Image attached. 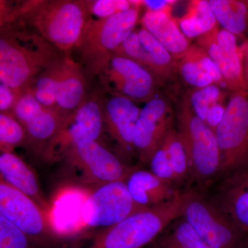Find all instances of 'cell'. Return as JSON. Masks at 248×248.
<instances>
[{"label": "cell", "instance_id": "6da1fadb", "mask_svg": "<svg viewBox=\"0 0 248 248\" xmlns=\"http://www.w3.org/2000/svg\"><path fill=\"white\" fill-rule=\"evenodd\" d=\"M64 55L35 31L17 24L0 32V81L17 97Z\"/></svg>", "mask_w": 248, "mask_h": 248}, {"label": "cell", "instance_id": "7a4b0ae2", "mask_svg": "<svg viewBox=\"0 0 248 248\" xmlns=\"http://www.w3.org/2000/svg\"><path fill=\"white\" fill-rule=\"evenodd\" d=\"M190 192L177 191L170 200L152 208L132 214L108 228L80 236L76 248H143L182 217Z\"/></svg>", "mask_w": 248, "mask_h": 248}, {"label": "cell", "instance_id": "3957f363", "mask_svg": "<svg viewBox=\"0 0 248 248\" xmlns=\"http://www.w3.org/2000/svg\"><path fill=\"white\" fill-rule=\"evenodd\" d=\"M88 16L84 0H34L17 23L35 31L66 55H71Z\"/></svg>", "mask_w": 248, "mask_h": 248}, {"label": "cell", "instance_id": "277c9868", "mask_svg": "<svg viewBox=\"0 0 248 248\" xmlns=\"http://www.w3.org/2000/svg\"><path fill=\"white\" fill-rule=\"evenodd\" d=\"M140 5L106 19L88 17L79 40L72 51L76 53L77 62L86 76H97L115 50L135 30Z\"/></svg>", "mask_w": 248, "mask_h": 248}, {"label": "cell", "instance_id": "5b68a950", "mask_svg": "<svg viewBox=\"0 0 248 248\" xmlns=\"http://www.w3.org/2000/svg\"><path fill=\"white\" fill-rule=\"evenodd\" d=\"M215 133L221 161L219 174L226 175L248 164V91L231 94Z\"/></svg>", "mask_w": 248, "mask_h": 248}, {"label": "cell", "instance_id": "8992f818", "mask_svg": "<svg viewBox=\"0 0 248 248\" xmlns=\"http://www.w3.org/2000/svg\"><path fill=\"white\" fill-rule=\"evenodd\" d=\"M177 124L178 137L188 158L190 169L202 179L219 174L221 161L215 131L186 103L178 111Z\"/></svg>", "mask_w": 248, "mask_h": 248}, {"label": "cell", "instance_id": "52a82bcc", "mask_svg": "<svg viewBox=\"0 0 248 248\" xmlns=\"http://www.w3.org/2000/svg\"><path fill=\"white\" fill-rule=\"evenodd\" d=\"M102 98L91 93L76 110L64 117L53 138L45 148L47 159L58 160L79 142L84 140L98 141L104 128Z\"/></svg>", "mask_w": 248, "mask_h": 248}, {"label": "cell", "instance_id": "ba28073f", "mask_svg": "<svg viewBox=\"0 0 248 248\" xmlns=\"http://www.w3.org/2000/svg\"><path fill=\"white\" fill-rule=\"evenodd\" d=\"M68 164L80 182L97 186L124 181L136 167L121 162L98 141L84 140L67 153Z\"/></svg>", "mask_w": 248, "mask_h": 248}, {"label": "cell", "instance_id": "9c48e42d", "mask_svg": "<svg viewBox=\"0 0 248 248\" xmlns=\"http://www.w3.org/2000/svg\"><path fill=\"white\" fill-rule=\"evenodd\" d=\"M96 77L112 94L127 98L135 104H146L156 97L159 84L149 71L133 60L118 55H112Z\"/></svg>", "mask_w": 248, "mask_h": 248}, {"label": "cell", "instance_id": "30bf717a", "mask_svg": "<svg viewBox=\"0 0 248 248\" xmlns=\"http://www.w3.org/2000/svg\"><path fill=\"white\" fill-rule=\"evenodd\" d=\"M134 202L124 181L97 186L86 197L81 217L84 225L92 228L114 226L132 214L143 210Z\"/></svg>", "mask_w": 248, "mask_h": 248}, {"label": "cell", "instance_id": "8fae6325", "mask_svg": "<svg viewBox=\"0 0 248 248\" xmlns=\"http://www.w3.org/2000/svg\"><path fill=\"white\" fill-rule=\"evenodd\" d=\"M182 217L211 248H236L244 235L212 202L190 192Z\"/></svg>", "mask_w": 248, "mask_h": 248}, {"label": "cell", "instance_id": "7c38bea8", "mask_svg": "<svg viewBox=\"0 0 248 248\" xmlns=\"http://www.w3.org/2000/svg\"><path fill=\"white\" fill-rule=\"evenodd\" d=\"M113 55L133 60L144 68L159 82L170 81L177 71V61L146 29H135Z\"/></svg>", "mask_w": 248, "mask_h": 248}, {"label": "cell", "instance_id": "4fadbf2b", "mask_svg": "<svg viewBox=\"0 0 248 248\" xmlns=\"http://www.w3.org/2000/svg\"><path fill=\"white\" fill-rule=\"evenodd\" d=\"M173 112L164 97H155L141 109L133 133L140 159L148 164L172 128Z\"/></svg>", "mask_w": 248, "mask_h": 248}, {"label": "cell", "instance_id": "5bb4252c", "mask_svg": "<svg viewBox=\"0 0 248 248\" xmlns=\"http://www.w3.org/2000/svg\"><path fill=\"white\" fill-rule=\"evenodd\" d=\"M0 215L14 223L31 239L53 232L49 217L32 199L0 176Z\"/></svg>", "mask_w": 248, "mask_h": 248}, {"label": "cell", "instance_id": "9a60e30c", "mask_svg": "<svg viewBox=\"0 0 248 248\" xmlns=\"http://www.w3.org/2000/svg\"><path fill=\"white\" fill-rule=\"evenodd\" d=\"M195 45L205 50L221 73L225 89L232 93L245 89L238 37L219 26L199 37Z\"/></svg>", "mask_w": 248, "mask_h": 248}, {"label": "cell", "instance_id": "2e32d148", "mask_svg": "<svg viewBox=\"0 0 248 248\" xmlns=\"http://www.w3.org/2000/svg\"><path fill=\"white\" fill-rule=\"evenodd\" d=\"M11 114L25 130L27 141L44 145L45 148L65 117L58 111L43 107L29 91L18 96Z\"/></svg>", "mask_w": 248, "mask_h": 248}, {"label": "cell", "instance_id": "e0dca14e", "mask_svg": "<svg viewBox=\"0 0 248 248\" xmlns=\"http://www.w3.org/2000/svg\"><path fill=\"white\" fill-rule=\"evenodd\" d=\"M213 203L248 236V164L223 176Z\"/></svg>", "mask_w": 248, "mask_h": 248}, {"label": "cell", "instance_id": "ac0fdd59", "mask_svg": "<svg viewBox=\"0 0 248 248\" xmlns=\"http://www.w3.org/2000/svg\"><path fill=\"white\" fill-rule=\"evenodd\" d=\"M0 176L32 199L49 217L51 205L44 195L37 176L14 148L0 144Z\"/></svg>", "mask_w": 248, "mask_h": 248}, {"label": "cell", "instance_id": "d6986e66", "mask_svg": "<svg viewBox=\"0 0 248 248\" xmlns=\"http://www.w3.org/2000/svg\"><path fill=\"white\" fill-rule=\"evenodd\" d=\"M141 109L127 98L112 94L103 104L104 124L108 131L125 152L135 151L133 133Z\"/></svg>", "mask_w": 248, "mask_h": 248}, {"label": "cell", "instance_id": "ffe728a7", "mask_svg": "<svg viewBox=\"0 0 248 248\" xmlns=\"http://www.w3.org/2000/svg\"><path fill=\"white\" fill-rule=\"evenodd\" d=\"M141 24L176 61L182 59L190 47V40L184 35L177 19L173 17L172 8L159 11L146 10Z\"/></svg>", "mask_w": 248, "mask_h": 248}, {"label": "cell", "instance_id": "44dd1931", "mask_svg": "<svg viewBox=\"0 0 248 248\" xmlns=\"http://www.w3.org/2000/svg\"><path fill=\"white\" fill-rule=\"evenodd\" d=\"M86 74L71 55H65L62 62L57 91L56 110L62 115H69L87 97Z\"/></svg>", "mask_w": 248, "mask_h": 248}, {"label": "cell", "instance_id": "7402d4cb", "mask_svg": "<svg viewBox=\"0 0 248 248\" xmlns=\"http://www.w3.org/2000/svg\"><path fill=\"white\" fill-rule=\"evenodd\" d=\"M129 193L135 203L152 208L170 200L177 190L172 182L162 180L152 172L136 168L125 180Z\"/></svg>", "mask_w": 248, "mask_h": 248}, {"label": "cell", "instance_id": "603a6c76", "mask_svg": "<svg viewBox=\"0 0 248 248\" xmlns=\"http://www.w3.org/2000/svg\"><path fill=\"white\" fill-rule=\"evenodd\" d=\"M177 71L183 79L196 89L215 84L225 88L224 80L208 53L197 45H191L177 61Z\"/></svg>", "mask_w": 248, "mask_h": 248}, {"label": "cell", "instance_id": "cb8c5ba5", "mask_svg": "<svg viewBox=\"0 0 248 248\" xmlns=\"http://www.w3.org/2000/svg\"><path fill=\"white\" fill-rule=\"evenodd\" d=\"M222 29L236 37H248V0H210Z\"/></svg>", "mask_w": 248, "mask_h": 248}, {"label": "cell", "instance_id": "d4e9b609", "mask_svg": "<svg viewBox=\"0 0 248 248\" xmlns=\"http://www.w3.org/2000/svg\"><path fill=\"white\" fill-rule=\"evenodd\" d=\"M177 22L183 33L189 40L199 38L219 26L207 0L190 1L187 12Z\"/></svg>", "mask_w": 248, "mask_h": 248}, {"label": "cell", "instance_id": "484cf974", "mask_svg": "<svg viewBox=\"0 0 248 248\" xmlns=\"http://www.w3.org/2000/svg\"><path fill=\"white\" fill-rule=\"evenodd\" d=\"M63 57L40 73L28 90L37 102L52 110H56L58 79Z\"/></svg>", "mask_w": 248, "mask_h": 248}, {"label": "cell", "instance_id": "4316f807", "mask_svg": "<svg viewBox=\"0 0 248 248\" xmlns=\"http://www.w3.org/2000/svg\"><path fill=\"white\" fill-rule=\"evenodd\" d=\"M157 244L162 248H211L184 217Z\"/></svg>", "mask_w": 248, "mask_h": 248}, {"label": "cell", "instance_id": "83f0119b", "mask_svg": "<svg viewBox=\"0 0 248 248\" xmlns=\"http://www.w3.org/2000/svg\"><path fill=\"white\" fill-rule=\"evenodd\" d=\"M226 93L217 85L195 89L190 96V107L195 115L205 122L210 108L217 103L224 102Z\"/></svg>", "mask_w": 248, "mask_h": 248}, {"label": "cell", "instance_id": "f1b7e54d", "mask_svg": "<svg viewBox=\"0 0 248 248\" xmlns=\"http://www.w3.org/2000/svg\"><path fill=\"white\" fill-rule=\"evenodd\" d=\"M161 145L166 148L169 155L176 181L182 179L190 170V164L185 149L178 137L177 130H174L173 127L170 130Z\"/></svg>", "mask_w": 248, "mask_h": 248}, {"label": "cell", "instance_id": "f546056e", "mask_svg": "<svg viewBox=\"0 0 248 248\" xmlns=\"http://www.w3.org/2000/svg\"><path fill=\"white\" fill-rule=\"evenodd\" d=\"M88 16L92 19H106L141 4V1L128 0H84Z\"/></svg>", "mask_w": 248, "mask_h": 248}, {"label": "cell", "instance_id": "4dcf8cb0", "mask_svg": "<svg viewBox=\"0 0 248 248\" xmlns=\"http://www.w3.org/2000/svg\"><path fill=\"white\" fill-rule=\"evenodd\" d=\"M27 141L25 130L12 114L0 112V144L15 149Z\"/></svg>", "mask_w": 248, "mask_h": 248}, {"label": "cell", "instance_id": "1f68e13d", "mask_svg": "<svg viewBox=\"0 0 248 248\" xmlns=\"http://www.w3.org/2000/svg\"><path fill=\"white\" fill-rule=\"evenodd\" d=\"M34 0H0V32L16 26L29 11Z\"/></svg>", "mask_w": 248, "mask_h": 248}, {"label": "cell", "instance_id": "d6a6232c", "mask_svg": "<svg viewBox=\"0 0 248 248\" xmlns=\"http://www.w3.org/2000/svg\"><path fill=\"white\" fill-rule=\"evenodd\" d=\"M31 239L0 215V248H31Z\"/></svg>", "mask_w": 248, "mask_h": 248}, {"label": "cell", "instance_id": "836d02e7", "mask_svg": "<svg viewBox=\"0 0 248 248\" xmlns=\"http://www.w3.org/2000/svg\"><path fill=\"white\" fill-rule=\"evenodd\" d=\"M151 172L162 180L172 182L175 175L166 148L161 145L150 161Z\"/></svg>", "mask_w": 248, "mask_h": 248}, {"label": "cell", "instance_id": "e575fe53", "mask_svg": "<svg viewBox=\"0 0 248 248\" xmlns=\"http://www.w3.org/2000/svg\"><path fill=\"white\" fill-rule=\"evenodd\" d=\"M223 103L224 102L217 103L214 104L209 109L208 115H207L205 123L215 132L226 112V107Z\"/></svg>", "mask_w": 248, "mask_h": 248}, {"label": "cell", "instance_id": "d590c367", "mask_svg": "<svg viewBox=\"0 0 248 248\" xmlns=\"http://www.w3.org/2000/svg\"><path fill=\"white\" fill-rule=\"evenodd\" d=\"M16 99L15 93L0 81V112L11 114Z\"/></svg>", "mask_w": 248, "mask_h": 248}, {"label": "cell", "instance_id": "8d00e7d4", "mask_svg": "<svg viewBox=\"0 0 248 248\" xmlns=\"http://www.w3.org/2000/svg\"><path fill=\"white\" fill-rule=\"evenodd\" d=\"M239 50L242 62L245 89L248 91V40L240 46Z\"/></svg>", "mask_w": 248, "mask_h": 248}, {"label": "cell", "instance_id": "74e56055", "mask_svg": "<svg viewBox=\"0 0 248 248\" xmlns=\"http://www.w3.org/2000/svg\"><path fill=\"white\" fill-rule=\"evenodd\" d=\"M176 1H151L146 0L142 1V5L146 6L147 10H151L153 11H164V10L170 9Z\"/></svg>", "mask_w": 248, "mask_h": 248}, {"label": "cell", "instance_id": "f35d334b", "mask_svg": "<svg viewBox=\"0 0 248 248\" xmlns=\"http://www.w3.org/2000/svg\"><path fill=\"white\" fill-rule=\"evenodd\" d=\"M236 248H248V236H244Z\"/></svg>", "mask_w": 248, "mask_h": 248}, {"label": "cell", "instance_id": "ab89813d", "mask_svg": "<svg viewBox=\"0 0 248 248\" xmlns=\"http://www.w3.org/2000/svg\"><path fill=\"white\" fill-rule=\"evenodd\" d=\"M148 248H162L160 247V246L158 244H155V245H154V246H151V247Z\"/></svg>", "mask_w": 248, "mask_h": 248}]
</instances>
